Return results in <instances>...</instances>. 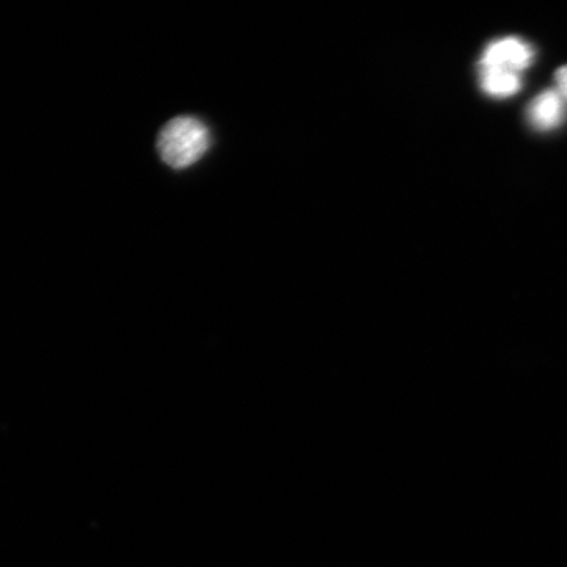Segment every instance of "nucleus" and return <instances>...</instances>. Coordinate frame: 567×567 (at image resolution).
<instances>
[{"label":"nucleus","instance_id":"1","mask_svg":"<svg viewBox=\"0 0 567 567\" xmlns=\"http://www.w3.org/2000/svg\"><path fill=\"white\" fill-rule=\"evenodd\" d=\"M535 59L528 42L508 35L491 42L478 62L480 86L486 95L508 97L523 86L522 73Z\"/></svg>","mask_w":567,"mask_h":567},{"label":"nucleus","instance_id":"2","mask_svg":"<svg viewBox=\"0 0 567 567\" xmlns=\"http://www.w3.org/2000/svg\"><path fill=\"white\" fill-rule=\"evenodd\" d=\"M210 147V132L200 118L179 116L162 127L157 140L159 157L168 167L184 169L200 161Z\"/></svg>","mask_w":567,"mask_h":567},{"label":"nucleus","instance_id":"3","mask_svg":"<svg viewBox=\"0 0 567 567\" xmlns=\"http://www.w3.org/2000/svg\"><path fill=\"white\" fill-rule=\"evenodd\" d=\"M566 99L557 90L540 92L527 109L528 122L537 131L548 132L561 125L566 116Z\"/></svg>","mask_w":567,"mask_h":567},{"label":"nucleus","instance_id":"4","mask_svg":"<svg viewBox=\"0 0 567 567\" xmlns=\"http://www.w3.org/2000/svg\"><path fill=\"white\" fill-rule=\"evenodd\" d=\"M555 80L557 84L556 90L559 92V94L567 99V65L559 68L556 71Z\"/></svg>","mask_w":567,"mask_h":567}]
</instances>
